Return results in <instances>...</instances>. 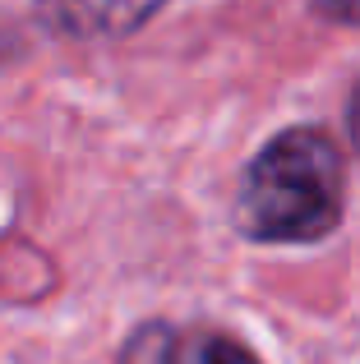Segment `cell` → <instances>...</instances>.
<instances>
[{
	"instance_id": "cell-1",
	"label": "cell",
	"mask_w": 360,
	"mask_h": 364,
	"mask_svg": "<svg viewBox=\"0 0 360 364\" xmlns=\"http://www.w3.org/2000/svg\"><path fill=\"white\" fill-rule=\"evenodd\" d=\"M346 203V161L314 124L272 134L250 157L235 194V226L254 245H314L337 231Z\"/></svg>"
},
{
	"instance_id": "cell-2",
	"label": "cell",
	"mask_w": 360,
	"mask_h": 364,
	"mask_svg": "<svg viewBox=\"0 0 360 364\" xmlns=\"http://www.w3.org/2000/svg\"><path fill=\"white\" fill-rule=\"evenodd\" d=\"M166 0H33L37 18L55 37L97 42V37H129L162 14Z\"/></svg>"
},
{
	"instance_id": "cell-3",
	"label": "cell",
	"mask_w": 360,
	"mask_h": 364,
	"mask_svg": "<svg viewBox=\"0 0 360 364\" xmlns=\"http://www.w3.org/2000/svg\"><path fill=\"white\" fill-rule=\"evenodd\" d=\"M162 364H259V360H254V350H245L240 341L226 337V332L189 328V332H171V337H166Z\"/></svg>"
},
{
	"instance_id": "cell-4",
	"label": "cell",
	"mask_w": 360,
	"mask_h": 364,
	"mask_svg": "<svg viewBox=\"0 0 360 364\" xmlns=\"http://www.w3.org/2000/svg\"><path fill=\"white\" fill-rule=\"evenodd\" d=\"M328 23H342V28H360V0H309Z\"/></svg>"
},
{
	"instance_id": "cell-5",
	"label": "cell",
	"mask_w": 360,
	"mask_h": 364,
	"mask_svg": "<svg viewBox=\"0 0 360 364\" xmlns=\"http://www.w3.org/2000/svg\"><path fill=\"white\" fill-rule=\"evenodd\" d=\"M346 129H351V143H356V152H360V79H356V88H351V102H346Z\"/></svg>"
}]
</instances>
